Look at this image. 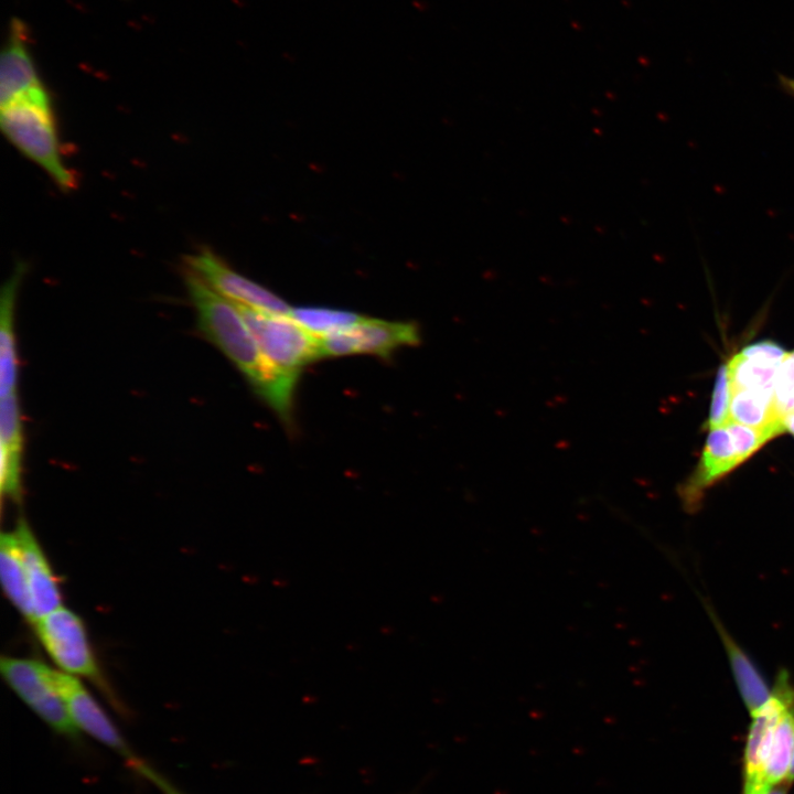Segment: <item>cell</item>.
<instances>
[{
    "label": "cell",
    "instance_id": "obj_1",
    "mask_svg": "<svg viewBox=\"0 0 794 794\" xmlns=\"http://www.w3.org/2000/svg\"><path fill=\"white\" fill-rule=\"evenodd\" d=\"M183 273L204 335L230 360L285 425L291 426L298 380L275 369L267 362L233 301L219 294L186 266Z\"/></svg>",
    "mask_w": 794,
    "mask_h": 794
},
{
    "label": "cell",
    "instance_id": "obj_2",
    "mask_svg": "<svg viewBox=\"0 0 794 794\" xmlns=\"http://www.w3.org/2000/svg\"><path fill=\"white\" fill-rule=\"evenodd\" d=\"M0 125L8 140L42 168L63 191L77 186V176L63 158L52 103L42 86L1 108Z\"/></svg>",
    "mask_w": 794,
    "mask_h": 794
},
{
    "label": "cell",
    "instance_id": "obj_3",
    "mask_svg": "<svg viewBox=\"0 0 794 794\" xmlns=\"http://www.w3.org/2000/svg\"><path fill=\"white\" fill-rule=\"evenodd\" d=\"M782 432V426L752 428L732 420L710 429L697 468L678 486L684 508L688 513L698 511L709 487Z\"/></svg>",
    "mask_w": 794,
    "mask_h": 794
},
{
    "label": "cell",
    "instance_id": "obj_4",
    "mask_svg": "<svg viewBox=\"0 0 794 794\" xmlns=\"http://www.w3.org/2000/svg\"><path fill=\"white\" fill-rule=\"evenodd\" d=\"M235 304L261 354L275 369L299 380L304 367L320 361L319 339L289 314L270 313Z\"/></svg>",
    "mask_w": 794,
    "mask_h": 794
},
{
    "label": "cell",
    "instance_id": "obj_5",
    "mask_svg": "<svg viewBox=\"0 0 794 794\" xmlns=\"http://www.w3.org/2000/svg\"><path fill=\"white\" fill-rule=\"evenodd\" d=\"M420 342L415 323L366 318L358 324L319 339L320 360L350 355L389 358L397 350Z\"/></svg>",
    "mask_w": 794,
    "mask_h": 794
},
{
    "label": "cell",
    "instance_id": "obj_6",
    "mask_svg": "<svg viewBox=\"0 0 794 794\" xmlns=\"http://www.w3.org/2000/svg\"><path fill=\"white\" fill-rule=\"evenodd\" d=\"M0 669L12 690L55 732L77 737L63 699L47 676V665L37 661L2 657Z\"/></svg>",
    "mask_w": 794,
    "mask_h": 794
},
{
    "label": "cell",
    "instance_id": "obj_7",
    "mask_svg": "<svg viewBox=\"0 0 794 794\" xmlns=\"http://www.w3.org/2000/svg\"><path fill=\"white\" fill-rule=\"evenodd\" d=\"M40 641L51 658L71 675L99 679L83 621L61 605L35 622Z\"/></svg>",
    "mask_w": 794,
    "mask_h": 794
},
{
    "label": "cell",
    "instance_id": "obj_8",
    "mask_svg": "<svg viewBox=\"0 0 794 794\" xmlns=\"http://www.w3.org/2000/svg\"><path fill=\"white\" fill-rule=\"evenodd\" d=\"M184 262L214 290L235 303L270 313H290L291 307L282 298L232 269L208 248L186 256Z\"/></svg>",
    "mask_w": 794,
    "mask_h": 794
},
{
    "label": "cell",
    "instance_id": "obj_9",
    "mask_svg": "<svg viewBox=\"0 0 794 794\" xmlns=\"http://www.w3.org/2000/svg\"><path fill=\"white\" fill-rule=\"evenodd\" d=\"M794 705V685L785 669L777 673L769 700L754 713L744 749L743 794H764L761 773L772 730L784 711Z\"/></svg>",
    "mask_w": 794,
    "mask_h": 794
},
{
    "label": "cell",
    "instance_id": "obj_10",
    "mask_svg": "<svg viewBox=\"0 0 794 794\" xmlns=\"http://www.w3.org/2000/svg\"><path fill=\"white\" fill-rule=\"evenodd\" d=\"M46 670L76 727L126 755L131 762L137 759L131 755L119 731L81 682L73 675L54 670L49 666Z\"/></svg>",
    "mask_w": 794,
    "mask_h": 794
},
{
    "label": "cell",
    "instance_id": "obj_11",
    "mask_svg": "<svg viewBox=\"0 0 794 794\" xmlns=\"http://www.w3.org/2000/svg\"><path fill=\"white\" fill-rule=\"evenodd\" d=\"M42 86L28 47L26 26L12 20L0 63V105H9L33 88Z\"/></svg>",
    "mask_w": 794,
    "mask_h": 794
},
{
    "label": "cell",
    "instance_id": "obj_12",
    "mask_svg": "<svg viewBox=\"0 0 794 794\" xmlns=\"http://www.w3.org/2000/svg\"><path fill=\"white\" fill-rule=\"evenodd\" d=\"M785 350L772 341L743 347L727 364L731 389H750L773 395L774 378Z\"/></svg>",
    "mask_w": 794,
    "mask_h": 794
},
{
    "label": "cell",
    "instance_id": "obj_13",
    "mask_svg": "<svg viewBox=\"0 0 794 794\" xmlns=\"http://www.w3.org/2000/svg\"><path fill=\"white\" fill-rule=\"evenodd\" d=\"M15 533L21 546L23 565L36 622L43 615L60 608L62 597L50 564L29 525L21 521Z\"/></svg>",
    "mask_w": 794,
    "mask_h": 794
},
{
    "label": "cell",
    "instance_id": "obj_14",
    "mask_svg": "<svg viewBox=\"0 0 794 794\" xmlns=\"http://www.w3.org/2000/svg\"><path fill=\"white\" fill-rule=\"evenodd\" d=\"M705 607L723 644L732 676L743 704L750 715H752L769 700L772 689H770L763 675L750 656L722 625L712 608L708 604H705Z\"/></svg>",
    "mask_w": 794,
    "mask_h": 794
},
{
    "label": "cell",
    "instance_id": "obj_15",
    "mask_svg": "<svg viewBox=\"0 0 794 794\" xmlns=\"http://www.w3.org/2000/svg\"><path fill=\"white\" fill-rule=\"evenodd\" d=\"M25 265L19 262L6 281L0 299V396L17 391L18 353L14 336V307Z\"/></svg>",
    "mask_w": 794,
    "mask_h": 794
},
{
    "label": "cell",
    "instance_id": "obj_16",
    "mask_svg": "<svg viewBox=\"0 0 794 794\" xmlns=\"http://www.w3.org/2000/svg\"><path fill=\"white\" fill-rule=\"evenodd\" d=\"M0 571L2 587L9 600L30 622H35L21 546L15 530L1 534Z\"/></svg>",
    "mask_w": 794,
    "mask_h": 794
},
{
    "label": "cell",
    "instance_id": "obj_17",
    "mask_svg": "<svg viewBox=\"0 0 794 794\" xmlns=\"http://www.w3.org/2000/svg\"><path fill=\"white\" fill-rule=\"evenodd\" d=\"M794 747V705L788 707L770 736L762 766L764 792L788 779Z\"/></svg>",
    "mask_w": 794,
    "mask_h": 794
},
{
    "label": "cell",
    "instance_id": "obj_18",
    "mask_svg": "<svg viewBox=\"0 0 794 794\" xmlns=\"http://www.w3.org/2000/svg\"><path fill=\"white\" fill-rule=\"evenodd\" d=\"M730 420L752 428L783 426L773 408V395L750 389H731Z\"/></svg>",
    "mask_w": 794,
    "mask_h": 794
},
{
    "label": "cell",
    "instance_id": "obj_19",
    "mask_svg": "<svg viewBox=\"0 0 794 794\" xmlns=\"http://www.w3.org/2000/svg\"><path fill=\"white\" fill-rule=\"evenodd\" d=\"M289 315L318 339L347 330L367 318L353 311L326 307L291 308Z\"/></svg>",
    "mask_w": 794,
    "mask_h": 794
},
{
    "label": "cell",
    "instance_id": "obj_20",
    "mask_svg": "<svg viewBox=\"0 0 794 794\" xmlns=\"http://www.w3.org/2000/svg\"><path fill=\"white\" fill-rule=\"evenodd\" d=\"M23 444L22 422L17 391L1 397L0 448L21 457Z\"/></svg>",
    "mask_w": 794,
    "mask_h": 794
},
{
    "label": "cell",
    "instance_id": "obj_21",
    "mask_svg": "<svg viewBox=\"0 0 794 794\" xmlns=\"http://www.w3.org/2000/svg\"><path fill=\"white\" fill-rule=\"evenodd\" d=\"M773 408L780 419L794 412V351L780 364L773 385Z\"/></svg>",
    "mask_w": 794,
    "mask_h": 794
},
{
    "label": "cell",
    "instance_id": "obj_22",
    "mask_svg": "<svg viewBox=\"0 0 794 794\" xmlns=\"http://www.w3.org/2000/svg\"><path fill=\"white\" fill-rule=\"evenodd\" d=\"M731 386L727 364H722L716 376L707 427L718 428L730 421Z\"/></svg>",
    "mask_w": 794,
    "mask_h": 794
},
{
    "label": "cell",
    "instance_id": "obj_23",
    "mask_svg": "<svg viewBox=\"0 0 794 794\" xmlns=\"http://www.w3.org/2000/svg\"><path fill=\"white\" fill-rule=\"evenodd\" d=\"M132 766L140 773H142L143 776H147L149 780H151L161 790L163 794H183L179 792L172 784H170L164 777H162L160 774H158L155 771H153L150 766H148L140 760L137 759L132 763Z\"/></svg>",
    "mask_w": 794,
    "mask_h": 794
},
{
    "label": "cell",
    "instance_id": "obj_24",
    "mask_svg": "<svg viewBox=\"0 0 794 794\" xmlns=\"http://www.w3.org/2000/svg\"><path fill=\"white\" fill-rule=\"evenodd\" d=\"M782 88L791 96L794 97V78L780 75L779 77Z\"/></svg>",
    "mask_w": 794,
    "mask_h": 794
},
{
    "label": "cell",
    "instance_id": "obj_25",
    "mask_svg": "<svg viewBox=\"0 0 794 794\" xmlns=\"http://www.w3.org/2000/svg\"><path fill=\"white\" fill-rule=\"evenodd\" d=\"M784 431L790 432L794 437V412L783 419Z\"/></svg>",
    "mask_w": 794,
    "mask_h": 794
},
{
    "label": "cell",
    "instance_id": "obj_26",
    "mask_svg": "<svg viewBox=\"0 0 794 794\" xmlns=\"http://www.w3.org/2000/svg\"><path fill=\"white\" fill-rule=\"evenodd\" d=\"M764 794H787V792H786L785 786L779 784V785L771 787Z\"/></svg>",
    "mask_w": 794,
    "mask_h": 794
},
{
    "label": "cell",
    "instance_id": "obj_27",
    "mask_svg": "<svg viewBox=\"0 0 794 794\" xmlns=\"http://www.w3.org/2000/svg\"><path fill=\"white\" fill-rule=\"evenodd\" d=\"M787 780L790 783L794 781V747H793L792 762H791V769H790V774H788Z\"/></svg>",
    "mask_w": 794,
    "mask_h": 794
}]
</instances>
